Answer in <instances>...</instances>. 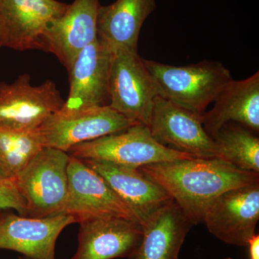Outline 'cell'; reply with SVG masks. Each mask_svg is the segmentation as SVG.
<instances>
[{
    "label": "cell",
    "instance_id": "obj_1",
    "mask_svg": "<svg viewBox=\"0 0 259 259\" xmlns=\"http://www.w3.org/2000/svg\"><path fill=\"white\" fill-rule=\"evenodd\" d=\"M161 186L193 226L203 223L210 204L227 192L259 182V174L220 158H190L140 167Z\"/></svg>",
    "mask_w": 259,
    "mask_h": 259
},
{
    "label": "cell",
    "instance_id": "obj_2",
    "mask_svg": "<svg viewBox=\"0 0 259 259\" xmlns=\"http://www.w3.org/2000/svg\"><path fill=\"white\" fill-rule=\"evenodd\" d=\"M144 62L160 96L197 114H203L233 79L229 70L218 61L205 60L184 66L146 59Z\"/></svg>",
    "mask_w": 259,
    "mask_h": 259
},
{
    "label": "cell",
    "instance_id": "obj_3",
    "mask_svg": "<svg viewBox=\"0 0 259 259\" xmlns=\"http://www.w3.org/2000/svg\"><path fill=\"white\" fill-rule=\"evenodd\" d=\"M69 155L44 148L14 179L28 215L44 218L61 214L68 195Z\"/></svg>",
    "mask_w": 259,
    "mask_h": 259
},
{
    "label": "cell",
    "instance_id": "obj_4",
    "mask_svg": "<svg viewBox=\"0 0 259 259\" xmlns=\"http://www.w3.org/2000/svg\"><path fill=\"white\" fill-rule=\"evenodd\" d=\"M109 106L135 123L149 126L159 90L136 49L114 50Z\"/></svg>",
    "mask_w": 259,
    "mask_h": 259
},
{
    "label": "cell",
    "instance_id": "obj_5",
    "mask_svg": "<svg viewBox=\"0 0 259 259\" xmlns=\"http://www.w3.org/2000/svg\"><path fill=\"white\" fill-rule=\"evenodd\" d=\"M82 160H97L140 168L161 162L194 158L162 146L148 126L135 124L125 131L76 145L67 151Z\"/></svg>",
    "mask_w": 259,
    "mask_h": 259
},
{
    "label": "cell",
    "instance_id": "obj_6",
    "mask_svg": "<svg viewBox=\"0 0 259 259\" xmlns=\"http://www.w3.org/2000/svg\"><path fill=\"white\" fill-rule=\"evenodd\" d=\"M64 104L56 83L47 80L33 86L24 74L14 82H0V129L33 131Z\"/></svg>",
    "mask_w": 259,
    "mask_h": 259
},
{
    "label": "cell",
    "instance_id": "obj_7",
    "mask_svg": "<svg viewBox=\"0 0 259 259\" xmlns=\"http://www.w3.org/2000/svg\"><path fill=\"white\" fill-rule=\"evenodd\" d=\"M67 7L57 0H0V47L45 51L48 30Z\"/></svg>",
    "mask_w": 259,
    "mask_h": 259
},
{
    "label": "cell",
    "instance_id": "obj_8",
    "mask_svg": "<svg viewBox=\"0 0 259 259\" xmlns=\"http://www.w3.org/2000/svg\"><path fill=\"white\" fill-rule=\"evenodd\" d=\"M148 127L153 139L165 147L194 158H218L217 146L204 128L202 114L164 97L155 99Z\"/></svg>",
    "mask_w": 259,
    "mask_h": 259
},
{
    "label": "cell",
    "instance_id": "obj_9",
    "mask_svg": "<svg viewBox=\"0 0 259 259\" xmlns=\"http://www.w3.org/2000/svg\"><path fill=\"white\" fill-rule=\"evenodd\" d=\"M67 173L68 195L61 214L72 216L77 223L104 216L138 223L111 187L82 160L69 156Z\"/></svg>",
    "mask_w": 259,
    "mask_h": 259
},
{
    "label": "cell",
    "instance_id": "obj_10",
    "mask_svg": "<svg viewBox=\"0 0 259 259\" xmlns=\"http://www.w3.org/2000/svg\"><path fill=\"white\" fill-rule=\"evenodd\" d=\"M109 105L49 117L37 131L46 147L67 153L76 145L125 131L135 125Z\"/></svg>",
    "mask_w": 259,
    "mask_h": 259
},
{
    "label": "cell",
    "instance_id": "obj_11",
    "mask_svg": "<svg viewBox=\"0 0 259 259\" xmlns=\"http://www.w3.org/2000/svg\"><path fill=\"white\" fill-rule=\"evenodd\" d=\"M259 221V182L224 192L206 211L207 229L226 244L247 246Z\"/></svg>",
    "mask_w": 259,
    "mask_h": 259
},
{
    "label": "cell",
    "instance_id": "obj_12",
    "mask_svg": "<svg viewBox=\"0 0 259 259\" xmlns=\"http://www.w3.org/2000/svg\"><path fill=\"white\" fill-rule=\"evenodd\" d=\"M113 53L98 37L79 53L68 71L69 96L59 112L71 113L109 105V80Z\"/></svg>",
    "mask_w": 259,
    "mask_h": 259
},
{
    "label": "cell",
    "instance_id": "obj_13",
    "mask_svg": "<svg viewBox=\"0 0 259 259\" xmlns=\"http://www.w3.org/2000/svg\"><path fill=\"white\" fill-rule=\"evenodd\" d=\"M74 217L59 214L44 218L0 214V249L14 250L28 259H56V243Z\"/></svg>",
    "mask_w": 259,
    "mask_h": 259
},
{
    "label": "cell",
    "instance_id": "obj_14",
    "mask_svg": "<svg viewBox=\"0 0 259 259\" xmlns=\"http://www.w3.org/2000/svg\"><path fill=\"white\" fill-rule=\"evenodd\" d=\"M78 248L71 259L131 258L143 238L139 223L115 216L80 223Z\"/></svg>",
    "mask_w": 259,
    "mask_h": 259
},
{
    "label": "cell",
    "instance_id": "obj_15",
    "mask_svg": "<svg viewBox=\"0 0 259 259\" xmlns=\"http://www.w3.org/2000/svg\"><path fill=\"white\" fill-rule=\"evenodd\" d=\"M82 161L104 179L141 226L172 200L161 186L139 168L97 160Z\"/></svg>",
    "mask_w": 259,
    "mask_h": 259
},
{
    "label": "cell",
    "instance_id": "obj_16",
    "mask_svg": "<svg viewBox=\"0 0 259 259\" xmlns=\"http://www.w3.org/2000/svg\"><path fill=\"white\" fill-rule=\"evenodd\" d=\"M100 0H74L48 30L46 52L69 71L79 53L97 39Z\"/></svg>",
    "mask_w": 259,
    "mask_h": 259
},
{
    "label": "cell",
    "instance_id": "obj_17",
    "mask_svg": "<svg viewBox=\"0 0 259 259\" xmlns=\"http://www.w3.org/2000/svg\"><path fill=\"white\" fill-rule=\"evenodd\" d=\"M213 102L212 110L202 114L204 128L211 137L228 122H236L258 134V71L248 79H231Z\"/></svg>",
    "mask_w": 259,
    "mask_h": 259
},
{
    "label": "cell",
    "instance_id": "obj_18",
    "mask_svg": "<svg viewBox=\"0 0 259 259\" xmlns=\"http://www.w3.org/2000/svg\"><path fill=\"white\" fill-rule=\"evenodd\" d=\"M192 226L172 199L143 225L142 241L129 259H180L181 248Z\"/></svg>",
    "mask_w": 259,
    "mask_h": 259
},
{
    "label": "cell",
    "instance_id": "obj_19",
    "mask_svg": "<svg viewBox=\"0 0 259 259\" xmlns=\"http://www.w3.org/2000/svg\"><path fill=\"white\" fill-rule=\"evenodd\" d=\"M156 8V0H116L100 5L97 37L112 50L136 49L143 24Z\"/></svg>",
    "mask_w": 259,
    "mask_h": 259
},
{
    "label": "cell",
    "instance_id": "obj_20",
    "mask_svg": "<svg viewBox=\"0 0 259 259\" xmlns=\"http://www.w3.org/2000/svg\"><path fill=\"white\" fill-rule=\"evenodd\" d=\"M218 158L244 171L259 174V139L236 122H228L212 138Z\"/></svg>",
    "mask_w": 259,
    "mask_h": 259
},
{
    "label": "cell",
    "instance_id": "obj_21",
    "mask_svg": "<svg viewBox=\"0 0 259 259\" xmlns=\"http://www.w3.org/2000/svg\"><path fill=\"white\" fill-rule=\"evenodd\" d=\"M44 147L37 129L15 131L0 129V165L15 179Z\"/></svg>",
    "mask_w": 259,
    "mask_h": 259
},
{
    "label": "cell",
    "instance_id": "obj_22",
    "mask_svg": "<svg viewBox=\"0 0 259 259\" xmlns=\"http://www.w3.org/2000/svg\"><path fill=\"white\" fill-rule=\"evenodd\" d=\"M13 209L20 215H28L26 205L14 179L0 180V209Z\"/></svg>",
    "mask_w": 259,
    "mask_h": 259
},
{
    "label": "cell",
    "instance_id": "obj_23",
    "mask_svg": "<svg viewBox=\"0 0 259 259\" xmlns=\"http://www.w3.org/2000/svg\"><path fill=\"white\" fill-rule=\"evenodd\" d=\"M248 254L249 259H259V236L255 234L248 241Z\"/></svg>",
    "mask_w": 259,
    "mask_h": 259
},
{
    "label": "cell",
    "instance_id": "obj_24",
    "mask_svg": "<svg viewBox=\"0 0 259 259\" xmlns=\"http://www.w3.org/2000/svg\"><path fill=\"white\" fill-rule=\"evenodd\" d=\"M4 179H11L7 175L6 172L3 169V167L0 165V180H4Z\"/></svg>",
    "mask_w": 259,
    "mask_h": 259
},
{
    "label": "cell",
    "instance_id": "obj_25",
    "mask_svg": "<svg viewBox=\"0 0 259 259\" xmlns=\"http://www.w3.org/2000/svg\"><path fill=\"white\" fill-rule=\"evenodd\" d=\"M20 259H28V258H25V257H24V256H20Z\"/></svg>",
    "mask_w": 259,
    "mask_h": 259
},
{
    "label": "cell",
    "instance_id": "obj_26",
    "mask_svg": "<svg viewBox=\"0 0 259 259\" xmlns=\"http://www.w3.org/2000/svg\"><path fill=\"white\" fill-rule=\"evenodd\" d=\"M224 259H233V258H231V257H228V258H226Z\"/></svg>",
    "mask_w": 259,
    "mask_h": 259
},
{
    "label": "cell",
    "instance_id": "obj_27",
    "mask_svg": "<svg viewBox=\"0 0 259 259\" xmlns=\"http://www.w3.org/2000/svg\"><path fill=\"white\" fill-rule=\"evenodd\" d=\"M1 213H2V212H1V209H0V214H1Z\"/></svg>",
    "mask_w": 259,
    "mask_h": 259
}]
</instances>
